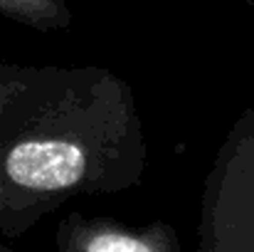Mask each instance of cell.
I'll return each instance as SVG.
<instances>
[{"instance_id": "1", "label": "cell", "mask_w": 254, "mask_h": 252, "mask_svg": "<svg viewBox=\"0 0 254 252\" xmlns=\"http://www.w3.org/2000/svg\"><path fill=\"white\" fill-rule=\"evenodd\" d=\"M146 170L148 139L124 77L35 67L0 114V235L25 238L72 198L138 188Z\"/></svg>"}, {"instance_id": "2", "label": "cell", "mask_w": 254, "mask_h": 252, "mask_svg": "<svg viewBox=\"0 0 254 252\" xmlns=\"http://www.w3.org/2000/svg\"><path fill=\"white\" fill-rule=\"evenodd\" d=\"M197 252H254V106L237 114L205 175Z\"/></svg>"}, {"instance_id": "3", "label": "cell", "mask_w": 254, "mask_h": 252, "mask_svg": "<svg viewBox=\"0 0 254 252\" xmlns=\"http://www.w3.org/2000/svg\"><path fill=\"white\" fill-rule=\"evenodd\" d=\"M57 252H180L178 230L168 220L126 225L116 218L64 215L55 233Z\"/></svg>"}, {"instance_id": "4", "label": "cell", "mask_w": 254, "mask_h": 252, "mask_svg": "<svg viewBox=\"0 0 254 252\" xmlns=\"http://www.w3.org/2000/svg\"><path fill=\"white\" fill-rule=\"evenodd\" d=\"M0 17L37 32L72 27V7L67 0H0Z\"/></svg>"}, {"instance_id": "5", "label": "cell", "mask_w": 254, "mask_h": 252, "mask_svg": "<svg viewBox=\"0 0 254 252\" xmlns=\"http://www.w3.org/2000/svg\"><path fill=\"white\" fill-rule=\"evenodd\" d=\"M35 65H17V62H0V114L10 104V99L30 82Z\"/></svg>"}, {"instance_id": "6", "label": "cell", "mask_w": 254, "mask_h": 252, "mask_svg": "<svg viewBox=\"0 0 254 252\" xmlns=\"http://www.w3.org/2000/svg\"><path fill=\"white\" fill-rule=\"evenodd\" d=\"M0 252H12V250H10V248H7V245H5V243L0 240Z\"/></svg>"}]
</instances>
